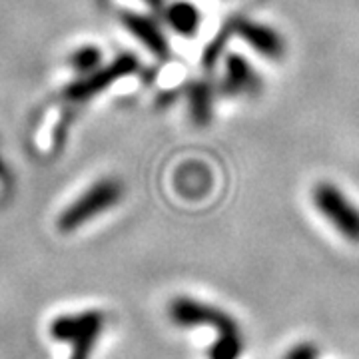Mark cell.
<instances>
[{
    "instance_id": "cell-1",
    "label": "cell",
    "mask_w": 359,
    "mask_h": 359,
    "mask_svg": "<svg viewBox=\"0 0 359 359\" xmlns=\"http://www.w3.org/2000/svg\"><path fill=\"white\" fill-rule=\"evenodd\" d=\"M124 196V186L118 178H102L94 182L86 192L76 198L58 218V230L72 233L100 214L114 208Z\"/></svg>"
},
{
    "instance_id": "cell-2",
    "label": "cell",
    "mask_w": 359,
    "mask_h": 359,
    "mask_svg": "<svg viewBox=\"0 0 359 359\" xmlns=\"http://www.w3.org/2000/svg\"><path fill=\"white\" fill-rule=\"evenodd\" d=\"M311 200L316 210L327 219L346 240L359 244V208L332 182H320Z\"/></svg>"
},
{
    "instance_id": "cell-3",
    "label": "cell",
    "mask_w": 359,
    "mask_h": 359,
    "mask_svg": "<svg viewBox=\"0 0 359 359\" xmlns=\"http://www.w3.org/2000/svg\"><path fill=\"white\" fill-rule=\"evenodd\" d=\"M138 58L134 54H120L112 65H106L102 68H96L88 72L84 78H80L76 82H72L65 90V96L72 102H84L92 96L100 94L108 88L110 84H114L124 76H130L138 70Z\"/></svg>"
},
{
    "instance_id": "cell-4",
    "label": "cell",
    "mask_w": 359,
    "mask_h": 359,
    "mask_svg": "<svg viewBox=\"0 0 359 359\" xmlns=\"http://www.w3.org/2000/svg\"><path fill=\"white\" fill-rule=\"evenodd\" d=\"M168 318L182 330H194V327H202V325H210L216 330L231 320L230 313L222 311L219 308H214L210 304H204L200 299L186 297V295L174 297L170 302Z\"/></svg>"
},
{
    "instance_id": "cell-5",
    "label": "cell",
    "mask_w": 359,
    "mask_h": 359,
    "mask_svg": "<svg viewBox=\"0 0 359 359\" xmlns=\"http://www.w3.org/2000/svg\"><path fill=\"white\" fill-rule=\"evenodd\" d=\"M106 323V316L100 309H88L82 313L58 316L50 323V337L60 344H72L84 335H100Z\"/></svg>"
},
{
    "instance_id": "cell-6",
    "label": "cell",
    "mask_w": 359,
    "mask_h": 359,
    "mask_svg": "<svg viewBox=\"0 0 359 359\" xmlns=\"http://www.w3.org/2000/svg\"><path fill=\"white\" fill-rule=\"evenodd\" d=\"M236 32L242 39L257 50L262 56H266L269 60H282L285 54V42L282 34L271 28V26L262 25V22H252V20H238L236 22Z\"/></svg>"
},
{
    "instance_id": "cell-7",
    "label": "cell",
    "mask_w": 359,
    "mask_h": 359,
    "mask_svg": "<svg viewBox=\"0 0 359 359\" xmlns=\"http://www.w3.org/2000/svg\"><path fill=\"white\" fill-rule=\"evenodd\" d=\"M222 90L228 96H252L262 90V78L244 56L230 54L226 60V78Z\"/></svg>"
},
{
    "instance_id": "cell-8",
    "label": "cell",
    "mask_w": 359,
    "mask_h": 359,
    "mask_svg": "<svg viewBox=\"0 0 359 359\" xmlns=\"http://www.w3.org/2000/svg\"><path fill=\"white\" fill-rule=\"evenodd\" d=\"M120 18H122V25L126 26L130 32L140 40L148 50L154 52L158 58H168L170 44H168L164 32L158 28V25H156L152 18L136 13H122Z\"/></svg>"
},
{
    "instance_id": "cell-9",
    "label": "cell",
    "mask_w": 359,
    "mask_h": 359,
    "mask_svg": "<svg viewBox=\"0 0 359 359\" xmlns=\"http://www.w3.org/2000/svg\"><path fill=\"white\" fill-rule=\"evenodd\" d=\"M218 337L214 341V346L210 347L208 358L210 359H240L244 351V335L240 325L231 318L228 323L216 327Z\"/></svg>"
},
{
    "instance_id": "cell-10",
    "label": "cell",
    "mask_w": 359,
    "mask_h": 359,
    "mask_svg": "<svg viewBox=\"0 0 359 359\" xmlns=\"http://www.w3.org/2000/svg\"><path fill=\"white\" fill-rule=\"evenodd\" d=\"M174 182H176L174 184L176 190L182 196H186V198H200V196H204L210 190L212 178H210V172L202 164H188V166H182Z\"/></svg>"
},
{
    "instance_id": "cell-11",
    "label": "cell",
    "mask_w": 359,
    "mask_h": 359,
    "mask_svg": "<svg viewBox=\"0 0 359 359\" xmlns=\"http://www.w3.org/2000/svg\"><path fill=\"white\" fill-rule=\"evenodd\" d=\"M166 18L168 25L182 36H194L200 28V22H202V16L198 13V8L190 2H176L172 6H168Z\"/></svg>"
},
{
    "instance_id": "cell-12",
    "label": "cell",
    "mask_w": 359,
    "mask_h": 359,
    "mask_svg": "<svg viewBox=\"0 0 359 359\" xmlns=\"http://www.w3.org/2000/svg\"><path fill=\"white\" fill-rule=\"evenodd\" d=\"M190 112L196 124H208L212 116V88L205 82H196L188 92Z\"/></svg>"
},
{
    "instance_id": "cell-13",
    "label": "cell",
    "mask_w": 359,
    "mask_h": 359,
    "mask_svg": "<svg viewBox=\"0 0 359 359\" xmlns=\"http://www.w3.org/2000/svg\"><path fill=\"white\" fill-rule=\"evenodd\" d=\"M100 58L102 54L98 48L94 46H84V48H78L72 56H70V65L74 66L76 72H82V74H88L92 70H96L100 66Z\"/></svg>"
},
{
    "instance_id": "cell-14",
    "label": "cell",
    "mask_w": 359,
    "mask_h": 359,
    "mask_svg": "<svg viewBox=\"0 0 359 359\" xmlns=\"http://www.w3.org/2000/svg\"><path fill=\"white\" fill-rule=\"evenodd\" d=\"M320 358V347L316 346V344H311V341H302V344H297L294 346L285 355L283 359H318Z\"/></svg>"
}]
</instances>
